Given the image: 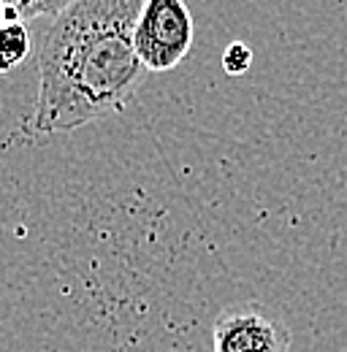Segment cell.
<instances>
[{"instance_id":"8992f818","label":"cell","mask_w":347,"mask_h":352,"mask_svg":"<svg viewBox=\"0 0 347 352\" xmlns=\"http://www.w3.org/2000/svg\"><path fill=\"white\" fill-rule=\"evenodd\" d=\"M253 65V49L244 41H231L222 52V71L228 76H242Z\"/></svg>"},{"instance_id":"6da1fadb","label":"cell","mask_w":347,"mask_h":352,"mask_svg":"<svg viewBox=\"0 0 347 352\" xmlns=\"http://www.w3.org/2000/svg\"><path fill=\"white\" fill-rule=\"evenodd\" d=\"M144 0H74L39 49L36 133H68L128 106L147 74L133 30Z\"/></svg>"},{"instance_id":"52a82bcc","label":"cell","mask_w":347,"mask_h":352,"mask_svg":"<svg viewBox=\"0 0 347 352\" xmlns=\"http://www.w3.org/2000/svg\"><path fill=\"white\" fill-rule=\"evenodd\" d=\"M6 22H8V11H6V6L0 3V28H3Z\"/></svg>"},{"instance_id":"5b68a950","label":"cell","mask_w":347,"mask_h":352,"mask_svg":"<svg viewBox=\"0 0 347 352\" xmlns=\"http://www.w3.org/2000/svg\"><path fill=\"white\" fill-rule=\"evenodd\" d=\"M8 11V22H30L39 16H60L74 0H0Z\"/></svg>"},{"instance_id":"7a4b0ae2","label":"cell","mask_w":347,"mask_h":352,"mask_svg":"<svg viewBox=\"0 0 347 352\" xmlns=\"http://www.w3.org/2000/svg\"><path fill=\"white\" fill-rule=\"evenodd\" d=\"M196 38V25L185 0H144L133 30V46L147 71L163 74L176 68Z\"/></svg>"},{"instance_id":"277c9868","label":"cell","mask_w":347,"mask_h":352,"mask_svg":"<svg viewBox=\"0 0 347 352\" xmlns=\"http://www.w3.org/2000/svg\"><path fill=\"white\" fill-rule=\"evenodd\" d=\"M33 52L30 30L25 22H6L0 28V74H11L28 63Z\"/></svg>"},{"instance_id":"3957f363","label":"cell","mask_w":347,"mask_h":352,"mask_svg":"<svg viewBox=\"0 0 347 352\" xmlns=\"http://www.w3.org/2000/svg\"><path fill=\"white\" fill-rule=\"evenodd\" d=\"M291 331L253 307L228 309L215 322V352H288Z\"/></svg>"}]
</instances>
